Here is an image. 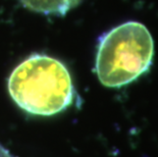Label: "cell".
Instances as JSON below:
<instances>
[{
	"instance_id": "cell-1",
	"label": "cell",
	"mask_w": 158,
	"mask_h": 157,
	"mask_svg": "<svg viewBox=\"0 0 158 157\" xmlns=\"http://www.w3.org/2000/svg\"><path fill=\"white\" fill-rule=\"evenodd\" d=\"M8 92L15 104L33 115L51 116L73 104L75 89L72 76L58 59L34 54L13 69Z\"/></svg>"
},
{
	"instance_id": "cell-2",
	"label": "cell",
	"mask_w": 158,
	"mask_h": 157,
	"mask_svg": "<svg viewBox=\"0 0 158 157\" xmlns=\"http://www.w3.org/2000/svg\"><path fill=\"white\" fill-rule=\"evenodd\" d=\"M154 40L145 26L127 22L113 28L100 40L95 69L100 83L120 88L135 82L151 68Z\"/></svg>"
},
{
	"instance_id": "cell-3",
	"label": "cell",
	"mask_w": 158,
	"mask_h": 157,
	"mask_svg": "<svg viewBox=\"0 0 158 157\" xmlns=\"http://www.w3.org/2000/svg\"><path fill=\"white\" fill-rule=\"evenodd\" d=\"M26 8L47 15H64L82 0H19Z\"/></svg>"
}]
</instances>
